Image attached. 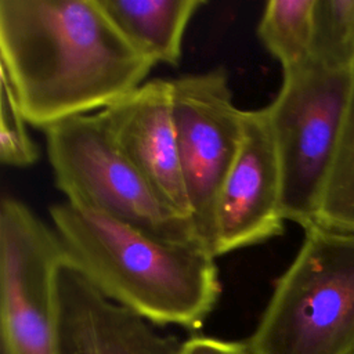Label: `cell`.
Wrapping results in <instances>:
<instances>
[{"instance_id": "5b68a950", "label": "cell", "mask_w": 354, "mask_h": 354, "mask_svg": "<svg viewBox=\"0 0 354 354\" xmlns=\"http://www.w3.org/2000/svg\"><path fill=\"white\" fill-rule=\"evenodd\" d=\"M43 131L54 183L65 202L160 239L199 243L192 224L163 203L116 145L100 112Z\"/></svg>"}, {"instance_id": "9a60e30c", "label": "cell", "mask_w": 354, "mask_h": 354, "mask_svg": "<svg viewBox=\"0 0 354 354\" xmlns=\"http://www.w3.org/2000/svg\"><path fill=\"white\" fill-rule=\"evenodd\" d=\"M0 80V160L8 167L33 166L40 156L39 147L26 129L28 122L14 90L3 76Z\"/></svg>"}, {"instance_id": "30bf717a", "label": "cell", "mask_w": 354, "mask_h": 354, "mask_svg": "<svg viewBox=\"0 0 354 354\" xmlns=\"http://www.w3.org/2000/svg\"><path fill=\"white\" fill-rule=\"evenodd\" d=\"M58 310L61 354H176L180 346L66 263L58 274Z\"/></svg>"}, {"instance_id": "52a82bcc", "label": "cell", "mask_w": 354, "mask_h": 354, "mask_svg": "<svg viewBox=\"0 0 354 354\" xmlns=\"http://www.w3.org/2000/svg\"><path fill=\"white\" fill-rule=\"evenodd\" d=\"M173 116L181 171L199 243L214 256L216 209L243 134V109L234 104L223 66L180 76Z\"/></svg>"}, {"instance_id": "7a4b0ae2", "label": "cell", "mask_w": 354, "mask_h": 354, "mask_svg": "<svg viewBox=\"0 0 354 354\" xmlns=\"http://www.w3.org/2000/svg\"><path fill=\"white\" fill-rule=\"evenodd\" d=\"M48 213L66 264L109 300L153 325L187 329L213 311L221 283L202 245L160 239L65 201Z\"/></svg>"}, {"instance_id": "ba28073f", "label": "cell", "mask_w": 354, "mask_h": 354, "mask_svg": "<svg viewBox=\"0 0 354 354\" xmlns=\"http://www.w3.org/2000/svg\"><path fill=\"white\" fill-rule=\"evenodd\" d=\"M282 177L266 106L243 111V134L216 209L214 257L283 234Z\"/></svg>"}, {"instance_id": "277c9868", "label": "cell", "mask_w": 354, "mask_h": 354, "mask_svg": "<svg viewBox=\"0 0 354 354\" xmlns=\"http://www.w3.org/2000/svg\"><path fill=\"white\" fill-rule=\"evenodd\" d=\"M350 69L311 58L282 72L281 88L266 106L281 167L282 212L303 230L318 221L342 136Z\"/></svg>"}, {"instance_id": "7c38bea8", "label": "cell", "mask_w": 354, "mask_h": 354, "mask_svg": "<svg viewBox=\"0 0 354 354\" xmlns=\"http://www.w3.org/2000/svg\"><path fill=\"white\" fill-rule=\"evenodd\" d=\"M315 3L317 0H270L263 8L257 36L279 62L282 72L313 58Z\"/></svg>"}, {"instance_id": "3957f363", "label": "cell", "mask_w": 354, "mask_h": 354, "mask_svg": "<svg viewBox=\"0 0 354 354\" xmlns=\"http://www.w3.org/2000/svg\"><path fill=\"white\" fill-rule=\"evenodd\" d=\"M248 344L254 354H354V232L304 230Z\"/></svg>"}, {"instance_id": "4fadbf2b", "label": "cell", "mask_w": 354, "mask_h": 354, "mask_svg": "<svg viewBox=\"0 0 354 354\" xmlns=\"http://www.w3.org/2000/svg\"><path fill=\"white\" fill-rule=\"evenodd\" d=\"M342 136L322 196L317 224L335 231L354 232V62Z\"/></svg>"}, {"instance_id": "9c48e42d", "label": "cell", "mask_w": 354, "mask_h": 354, "mask_svg": "<svg viewBox=\"0 0 354 354\" xmlns=\"http://www.w3.org/2000/svg\"><path fill=\"white\" fill-rule=\"evenodd\" d=\"M100 113L116 145L163 203L191 223L173 116L171 80H147Z\"/></svg>"}, {"instance_id": "8fae6325", "label": "cell", "mask_w": 354, "mask_h": 354, "mask_svg": "<svg viewBox=\"0 0 354 354\" xmlns=\"http://www.w3.org/2000/svg\"><path fill=\"white\" fill-rule=\"evenodd\" d=\"M101 8L142 55L177 66L189 21L203 0H98Z\"/></svg>"}, {"instance_id": "8992f818", "label": "cell", "mask_w": 354, "mask_h": 354, "mask_svg": "<svg viewBox=\"0 0 354 354\" xmlns=\"http://www.w3.org/2000/svg\"><path fill=\"white\" fill-rule=\"evenodd\" d=\"M66 263L55 230L26 203H0L3 354H61L58 274Z\"/></svg>"}, {"instance_id": "6da1fadb", "label": "cell", "mask_w": 354, "mask_h": 354, "mask_svg": "<svg viewBox=\"0 0 354 354\" xmlns=\"http://www.w3.org/2000/svg\"><path fill=\"white\" fill-rule=\"evenodd\" d=\"M153 66L98 0H0V76L33 127L108 108Z\"/></svg>"}, {"instance_id": "2e32d148", "label": "cell", "mask_w": 354, "mask_h": 354, "mask_svg": "<svg viewBox=\"0 0 354 354\" xmlns=\"http://www.w3.org/2000/svg\"><path fill=\"white\" fill-rule=\"evenodd\" d=\"M176 354H254L248 342H230L210 336H192L180 346Z\"/></svg>"}, {"instance_id": "5bb4252c", "label": "cell", "mask_w": 354, "mask_h": 354, "mask_svg": "<svg viewBox=\"0 0 354 354\" xmlns=\"http://www.w3.org/2000/svg\"><path fill=\"white\" fill-rule=\"evenodd\" d=\"M313 58L332 68L354 62V0H317Z\"/></svg>"}]
</instances>
